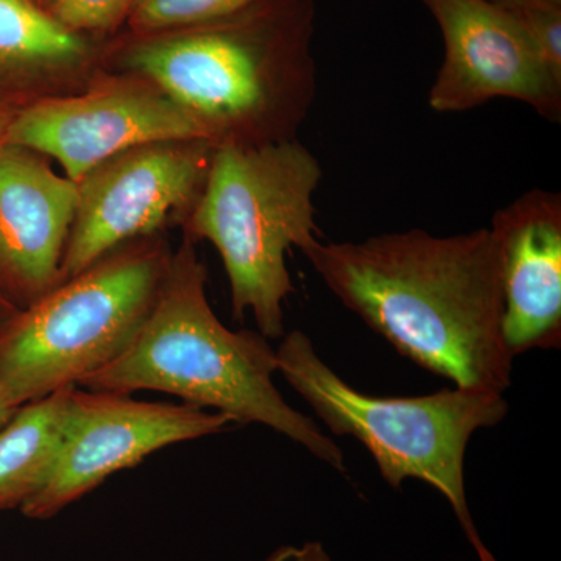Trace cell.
Returning a JSON list of instances; mask_svg holds the SVG:
<instances>
[{"label": "cell", "instance_id": "obj_19", "mask_svg": "<svg viewBox=\"0 0 561 561\" xmlns=\"http://www.w3.org/2000/svg\"><path fill=\"white\" fill-rule=\"evenodd\" d=\"M16 405L10 401V398L7 397L5 390L0 386V427L7 423L14 415V412L18 411Z\"/></svg>", "mask_w": 561, "mask_h": 561}, {"label": "cell", "instance_id": "obj_18", "mask_svg": "<svg viewBox=\"0 0 561 561\" xmlns=\"http://www.w3.org/2000/svg\"><path fill=\"white\" fill-rule=\"evenodd\" d=\"M267 561H331V557L321 542L309 541L302 546H284L276 549Z\"/></svg>", "mask_w": 561, "mask_h": 561}, {"label": "cell", "instance_id": "obj_8", "mask_svg": "<svg viewBox=\"0 0 561 561\" xmlns=\"http://www.w3.org/2000/svg\"><path fill=\"white\" fill-rule=\"evenodd\" d=\"M230 424L231 416L186 402H142L127 393L73 387L57 465L46 486L21 512L32 519L54 518L114 472L135 467L165 446L219 434Z\"/></svg>", "mask_w": 561, "mask_h": 561}, {"label": "cell", "instance_id": "obj_14", "mask_svg": "<svg viewBox=\"0 0 561 561\" xmlns=\"http://www.w3.org/2000/svg\"><path fill=\"white\" fill-rule=\"evenodd\" d=\"M87 51L81 33L70 31L36 0H0V65L66 68Z\"/></svg>", "mask_w": 561, "mask_h": 561}, {"label": "cell", "instance_id": "obj_13", "mask_svg": "<svg viewBox=\"0 0 561 561\" xmlns=\"http://www.w3.org/2000/svg\"><path fill=\"white\" fill-rule=\"evenodd\" d=\"M72 390L66 387L21 405L0 427V512L21 508L49 482L65 440Z\"/></svg>", "mask_w": 561, "mask_h": 561}, {"label": "cell", "instance_id": "obj_17", "mask_svg": "<svg viewBox=\"0 0 561 561\" xmlns=\"http://www.w3.org/2000/svg\"><path fill=\"white\" fill-rule=\"evenodd\" d=\"M486 2L511 14L519 24L534 20L549 7H561V0H486Z\"/></svg>", "mask_w": 561, "mask_h": 561}, {"label": "cell", "instance_id": "obj_22", "mask_svg": "<svg viewBox=\"0 0 561 561\" xmlns=\"http://www.w3.org/2000/svg\"><path fill=\"white\" fill-rule=\"evenodd\" d=\"M55 0H38V3L43 9L49 10L54 5Z\"/></svg>", "mask_w": 561, "mask_h": 561}, {"label": "cell", "instance_id": "obj_7", "mask_svg": "<svg viewBox=\"0 0 561 561\" xmlns=\"http://www.w3.org/2000/svg\"><path fill=\"white\" fill-rule=\"evenodd\" d=\"M216 144L162 140L122 151L77 181L61 283L136 238L154 234L201 197Z\"/></svg>", "mask_w": 561, "mask_h": 561}, {"label": "cell", "instance_id": "obj_10", "mask_svg": "<svg viewBox=\"0 0 561 561\" xmlns=\"http://www.w3.org/2000/svg\"><path fill=\"white\" fill-rule=\"evenodd\" d=\"M203 139L208 127L164 92L111 88L35 103L7 125L3 142L54 158L73 183L133 147Z\"/></svg>", "mask_w": 561, "mask_h": 561}, {"label": "cell", "instance_id": "obj_2", "mask_svg": "<svg viewBox=\"0 0 561 561\" xmlns=\"http://www.w3.org/2000/svg\"><path fill=\"white\" fill-rule=\"evenodd\" d=\"M316 21L313 0H254L139 41L125 61L198 117L216 146L297 139L319 87Z\"/></svg>", "mask_w": 561, "mask_h": 561}, {"label": "cell", "instance_id": "obj_3", "mask_svg": "<svg viewBox=\"0 0 561 561\" xmlns=\"http://www.w3.org/2000/svg\"><path fill=\"white\" fill-rule=\"evenodd\" d=\"M208 271L186 241L171 254L153 308L128 350L84 379L88 390H153L186 404L257 423L298 443L335 471L346 472L341 446L311 416L295 411L273 382L276 351L261 332L231 331L210 308Z\"/></svg>", "mask_w": 561, "mask_h": 561}, {"label": "cell", "instance_id": "obj_11", "mask_svg": "<svg viewBox=\"0 0 561 561\" xmlns=\"http://www.w3.org/2000/svg\"><path fill=\"white\" fill-rule=\"evenodd\" d=\"M77 183L35 151L0 144V286L24 308L61 284Z\"/></svg>", "mask_w": 561, "mask_h": 561}, {"label": "cell", "instance_id": "obj_5", "mask_svg": "<svg viewBox=\"0 0 561 561\" xmlns=\"http://www.w3.org/2000/svg\"><path fill=\"white\" fill-rule=\"evenodd\" d=\"M278 373L337 437L367 448L393 490L408 479L434 486L451 505L481 561H496L483 545L465 491V456L472 435L507 416L504 393L445 389L424 397H371L354 389L327 364L308 334H284L276 350Z\"/></svg>", "mask_w": 561, "mask_h": 561}, {"label": "cell", "instance_id": "obj_12", "mask_svg": "<svg viewBox=\"0 0 561 561\" xmlns=\"http://www.w3.org/2000/svg\"><path fill=\"white\" fill-rule=\"evenodd\" d=\"M500 250L502 335L512 356L561 346V195L531 190L491 219Z\"/></svg>", "mask_w": 561, "mask_h": 561}, {"label": "cell", "instance_id": "obj_1", "mask_svg": "<svg viewBox=\"0 0 561 561\" xmlns=\"http://www.w3.org/2000/svg\"><path fill=\"white\" fill-rule=\"evenodd\" d=\"M328 290L401 356L461 389L505 393L500 250L490 228L383 232L301 250Z\"/></svg>", "mask_w": 561, "mask_h": 561}, {"label": "cell", "instance_id": "obj_4", "mask_svg": "<svg viewBox=\"0 0 561 561\" xmlns=\"http://www.w3.org/2000/svg\"><path fill=\"white\" fill-rule=\"evenodd\" d=\"M321 176L320 161L297 139L221 144L187 216L191 241H208L219 251L232 316L253 313L265 339L286 334L284 302L295 291L286 257L320 234L312 198Z\"/></svg>", "mask_w": 561, "mask_h": 561}, {"label": "cell", "instance_id": "obj_6", "mask_svg": "<svg viewBox=\"0 0 561 561\" xmlns=\"http://www.w3.org/2000/svg\"><path fill=\"white\" fill-rule=\"evenodd\" d=\"M171 254L117 249L0 327V386L16 408L108 367L153 308Z\"/></svg>", "mask_w": 561, "mask_h": 561}, {"label": "cell", "instance_id": "obj_21", "mask_svg": "<svg viewBox=\"0 0 561 561\" xmlns=\"http://www.w3.org/2000/svg\"><path fill=\"white\" fill-rule=\"evenodd\" d=\"M7 125L9 124H5V121H3L2 116H0V144L3 142V136H5Z\"/></svg>", "mask_w": 561, "mask_h": 561}, {"label": "cell", "instance_id": "obj_15", "mask_svg": "<svg viewBox=\"0 0 561 561\" xmlns=\"http://www.w3.org/2000/svg\"><path fill=\"white\" fill-rule=\"evenodd\" d=\"M253 2L254 0H135L128 21L136 31L157 35L221 20Z\"/></svg>", "mask_w": 561, "mask_h": 561}, {"label": "cell", "instance_id": "obj_9", "mask_svg": "<svg viewBox=\"0 0 561 561\" xmlns=\"http://www.w3.org/2000/svg\"><path fill=\"white\" fill-rule=\"evenodd\" d=\"M440 28L445 55L427 103L463 113L494 99L526 103L561 121V70L515 18L486 0H421Z\"/></svg>", "mask_w": 561, "mask_h": 561}, {"label": "cell", "instance_id": "obj_16", "mask_svg": "<svg viewBox=\"0 0 561 561\" xmlns=\"http://www.w3.org/2000/svg\"><path fill=\"white\" fill-rule=\"evenodd\" d=\"M135 0H55L49 11L73 32L113 31L128 20Z\"/></svg>", "mask_w": 561, "mask_h": 561}, {"label": "cell", "instance_id": "obj_20", "mask_svg": "<svg viewBox=\"0 0 561 561\" xmlns=\"http://www.w3.org/2000/svg\"><path fill=\"white\" fill-rule=\"evenodd\" d=\"M11 316H13V313L7 312V306L2 305V301H0V327H2Z\"/></svg>", "mask_w": 561, "mask_h": 561}]
</instances>
